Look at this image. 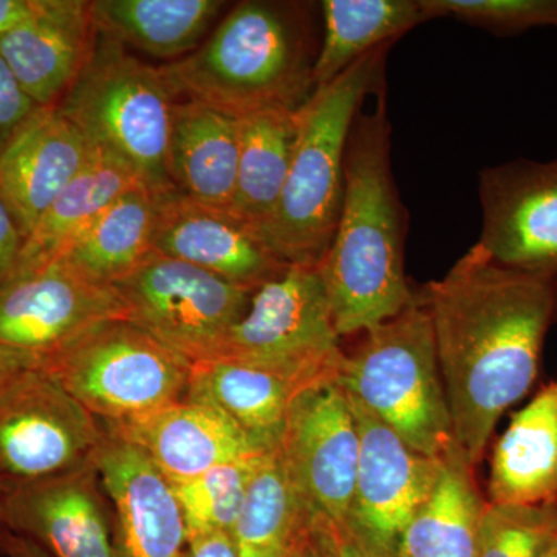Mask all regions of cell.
Wrapping results in <instances>:
<instances>
[{"label":"cell","mask_w":557,"mask_h":557,"mask_svg":"<svg viewBox=\"0 0 557 557\" xmlns=\"http://www.w3.org/2000/svg\"><path fill=\"white\" fill-rule=\"evenodd\" d=\"M373 95L375 108H362L348 135L339 219L318 263L341 339L397 317L416 298L405 271L409 214L392 172L386 81Z\"/></svg>","instance_id":"2"},{"label":"cell","mask_w":557,"mask_h":557,"mask_svg":"<svg viewBox=\"0 0 557 557\" xmlns=\"http://www.w3.org/2000/svg\"><path fill=\"white\" fill-rule=\"evenodd\" d=\"M278 449L313 515L347 522L357 482L359 432L346 388L333 383L299 394Z\"/></svg>","instance_id":"13"},{"label":"cell","mask_w":557,"mask_h":557,"mask_svg":"<svg viewBox=\"0 0 557 557\" xmlns=\"http://www.w3.org/2000/svg\"><path fill=\"white\" fill-rule=\"evenodd\" d=\"M478 247L507 269L557 281V157L479 172Z\"/></svg>","instance_id":"12"},{"label":"cell","mask_w":557,"mask_h":557,"mask_svg":"<svg viewBox=\"0 0 557 557\" xmlns=\"http://www.w3.org/2000/svg\"><path fill=\"white\" fill-rule=\"evenodd\" d=\"M380 47L361 58L296 110L295 149L287 182L262 237L288 265L318 267L338 223L344 194L348 135L386 75L388 51Z\"/></svg>","instance_id":"4"},{"label":"cell","mask_w":557,"mask_h":557,"mask_svg":"<svg viewBox=\"0 0 557 557\" xmlns=\"http://www.w3.org/2000/svg\"><path fill=\"white\" fill-rule=\"evenodd\" d=\"M112 319H127L119 289L65 256L11 271L0 285V350L32 369Z\"/></svg>","instance_id":"10"},{"label":"cell","mask_w":557,"mask_h":557,"mask_svg":"<svg viewBox=\"0 0 557 557\" xmlns=\"http://www.w3.org/2000/svg\"><path fill=\"white\" fill-rule=\"evenodd\" d=\"M490 504L557 500V381L512 416L491 457Z\"/></svg>","instance_id":"22"},{"label":"cell","mask_w":557,"mask_h":557,"mask_svg":"<svg viewBox=\"0 0 557 557\" xmlns=\"http://www.w3.org/2000/svg\"><path fill=\"white\" fill-rule=\"evenodd\" d=\"M11 533H13V531L7 525L5 512H3L2 491H0V553L3 552L7 539H9Z\"/></svg>","instance_id":"41"},{"label":"cell","mask_w":557,"mask_h":557,"mask_svg":"<svg viewBox=\"0 0 557 557\" xmlns=\"http://www.w3.org/2000/svg\"><path fill=\"white\" fill-rule=\"evenodd\" d=\"M313 511L289 475L281 449L265 453L249 483L231 537L239 557H292L310 536Z\"/></svg>","instance_id":"27"},{"label":"cell","mask_w":557,"mask_h":557,"mask_svg":"<svg viewBox=\"0 0 557 557\" xmlns=\"http://www.w3.org/2000/svg\"><path fill=\"white\" fill-rule=\"evenodd\" d=\"M95 146L58 108H39L0 152V193L25 239L94 156Z\"/></svg>","instance_id":"20"},{"label":"cell","mask_w":557,"mask_h":557,"mask_svg":"<svg viewBox=\"0 0 557 557\" xmlns=\"http://www.w3.org/2000/svg\"><path fill=\"white\" fill-rule=\"evenodd\" d=\"M557 536V500L490 504L480 522L479 557H544Z\"/></svg>","instance_id":"32"},{"label":"cell","mask_w":557,"mask_h":557,"mask_svg":"<svg viewBox=\"0 0 557 557\" xmlns=\"http://www.w3.org/2000/svg\"><path fill=\"white\" fill-rule=\"evenodd\" d=\"M292 557H318L317 548H314L313 537L310 536L299 545V548L293 553Z\"/></svg>","instance_id":"42"},{"label":"cell","mask_w":557,"mask_h":557,"mask_svg":"<svg viewBox=\"0 0 557 557\" xmlns=\"http://www.w3.org/2000/svg\"><path fill=\"white\" fill-rule=\"evenodd\" d=\"M339 384L417 453L445 458L457 445L420 292L397 317L361 333Z\"/></svg>","instance_id":"5"},{"label":"cell","mask_w":557,"mask_h":557,"mask_svg":"<svg viewBox=\"0 0 557 557\" xmlns=\"http://www.w3.org/2000/svg\"><path fill=\"white\" fill-rule=\"evenodd\" d=\"M152 251L251 289L288 267L228 209L199 203L175 188L157 197Z\"/></svg>","instance_id":"15"},{"label":"cell","mask_w":557,"mask_h":557,"mask_svg":"<svg viewBox=\"0 0 557 557\" xmlns=\"http://www.w3.org/2000/svg\"><path fill=\"white\" fill-rule=\"evenodd\" d=\"M211 359L273 370L300 391L339 383L346 350L318 267L288 265L260 285Z\"/></svg>","instance_id":"8"},{"label":"cell","mask_w":557,"mask_h":557,"mask_svg":"<svg viewBox=\"0 0 557 557\" xmlns=\"http://www.w3.org/2000/svg\"><path fill=\"white\" fill-rule=\"evenodd\" d=\"M39 106L25 94L7 62L0 57V152L35 115Z\"/></svg>","instance_id":"35"},{"label":"cell","mask_w":557,"mask_h":557,"mask_svg":"<svg viewBox=\"0 0 557 557\" xmlns=\"http://www.w3.org/2000/svg\"><path fill=\"white\" fill-rule=\"evenodd\" d=\"M347 395L359 432L348 522L373 548L394 557L399 534L437 485L445 458L417 453L354 395Z\"/></svg>","instance_id":"14"},{"label":"cell","mask_w":557,"mask_h":557,"mask_svg":"<svg viewBox=\"0 0 557 557\" xmlns=\"http://www.w3.org/2000/svg\"><path fill=\"white\" fill-rule=\"evenodd\" d=\"M101 423L131 420L183 401L190 364L134 322L112 319L39 368Z\"/></svg>","instance_id":"7"},{"label":"cell","mask_w":557,"mask_h":557,"mask_svg":"<svg viewBox=\"0 0 557 557\" xmlns=\"http://www.w3.org/2000/svg\"><path fill=\"white\" fill-rule=\"evenodd\" d=\"M544 557H557V536L555 541H553V544L549 545V548L547 549V553H545Z\"/></svg>","instance_id":"43"},{"label":"cell","mask_w":557,"mask_h":557,"mask_svg":"<svg viewBox=\"0 0 557 557\" xmlns=\"http://www.w3.org/2000/svg\"><path fill=\"white\" fill-rule=\"evenodd\" d=\"M263 456L265 453L220 465L190 482L174 486L188 541L205 534L233 533L247 500L249 483Z\"/></svg>","instance_id":"31"},{"label":"cell","mask_w":557,"mask_h":557,"mask_svg":"<svg viewBox=\"0 0 557 557\" xmlns=\"http://www.w3.org/2000/svg\"><path fill=\"white\" fill-rule=\"evenodd\" d=\"M556 318H557V309H556Z\"/></svg>","instance_id":"44"},{"label":"cell","mask_w":557,"mask_h":557,"mask_svg":"<svg viewBox=\"0 0 557 557\" xmlns=\"http://www.w3.org/2000/svg\"><path fill=\"white\" fill-rule=\"evenodd\" d=\"M106 438L98 418L38 368L0 394V491L78 471Z\"/></svg>","instance_id":"11"},{"label":"cell","mask_w":557,"mask_h":557,"mask_svg":"<svg viewBox=\"0 0 557 557\" xmlns=\"http://www.w3.org/2000/svg\"><path fill=\"white\" fill-rule=\"evenodd\" d=\"M102 426L145 453L172 486L220 465L267 453L225 413L189 399Z\"/></svg>","instance_id":"18"},{"label":"cell","mask_w":557,"mask_h":557,"mask_svg":"<svg viewBox=\"0 0 557 557\" xmlns=\"http://www.w3.org/2000/svg\"><path fill=\"white\" fill-rule=\"evenodd\" d=\"M94 468L112 507L121 557H185L188 531L174 486L145 453L106 431Z\"/></svg>","instance_id":"17"},{"label":"cell","mask_w":557,"mask_h":557,"mask_svg":"<svg viewBox=\"0 0 557 557\" xmlns=\"http://www.w3.org/2000/svg\"><path fill=\"white\" fill-rule=\"evenodd\" d=\"M159 193L137 186L102 209L62 252L106 284L115 285L152 252Z\"/></svg>","instance_id":"30"},{"label":"cell","mask_w":557,"mask_h":557,"mask_svg":"<svg viewBox=\"0 0 557 557\" xmlns=\"http://www.w3.org/2000/svg\"><path fill=\"white\" fill-rule=\"evenodd\" d=\"M313 3L245 0L193 53L161 65L171 89L234 116L296 110L317 89L321 47Z\"/></svg>","instance_id":"3"},{"label":"cell","mask_w":557,"mask_h":557,"mask_svg":"<svg viewBox=\"0 0 557 557\" xmlns=\"http://www.w3.org/2000/svg\"><path fill=\"white\" fill-rule=\"evenodd\" d=\"M437 20L454 17L497 36L557 28V0H428Z\"/></svg>","instance_id":"33"},{"label":"cell","mask_w":557,"mask_h":557,"mask_svg":"<svg viewBox=\"0 0 557 557\" xmlns=\"http://www.w3.org/2000/svg\"><path fill=\"white\" fill-rule=\"evenodd\" d=\"M2 553L9 557H51L38 542L16 533H11L7 539Z\"/></svg>","instance_id":"38"},{"label":"cell","mask_w":557,"mask_h":557,"mask_svg":"<svg viewBox=\"0 0 557 557\" xmlns=\"http://www.w3.org/2000/svg\"><path fill=\"white\" fill-rule=\"evenodd\" d=\"M24 242L25 236L20 222L11 211L3 194L0 193V285L16 265Z\"/></svg>","instance_id":"36"},{"label":"cell","mask_w":557,"mask_h":557,"mask_svg":"<svg viewBox=\"0 0 557 557\" xmlns=\"http://www.w3.org/2000/svg\"><path fill=\"white\" fill-rule=\"evenodd\" d=\"M27 369L32 368L25 366L20 359L11 357V355L0 350V394L10 386L11 381Z\"/></svg>","instance_id":"40"},{"label":"cell","mask_w":557,"mask_h":557,"mask_svg":"<svg viewBox=\"0 0 557 557\" xmlns=\"http://www.w3.org/2000/svg\"><path fill=\"white\" fill-rule=\"evenodd\" d=\"M97 30L86 0H33L30 13L0 33V57L39 108H57L89 60Z\"/></svg>","instance_id":"19"},{"label":"cell","mask_w":557,"mask_h":557,"mask_svg":"<svg viewBox=\"0 0 557 557\" xmlns=\"http://www.w3.org/2000/svg\"><path fill=\"white\" fill-rule=\"evenodd\" d=\"M225 3L219 0H94L102 38L156 58H185L199 47Z\"/></svg>","instance_id":"26"},{"label":"cell","mask_w":557,"mask_h":557,"mask_svg":"<svg viewBox=\"0 0 557 557\" xmlns=\"http://www.w3.org/2000/svg\"><path fill=\"white\" fill-rule=\"evenodd\" d=\"M32 7L33 0H0V33L24 20Z\"/></svg>","instance_id":"39"},{"label":"cell","mask_w":557,"mask_h":557,"mask_svg":"<svg viewBox=\"0 0 557 557\" xmlns=\"http://www.w3.org/2000/svg\"><path fill=\"white\" fill-rule=\"evenodd\" d=\"M7 525L51 557H119L112 507L94 463L2 493Z\"/></svg>","instance_id":"16"},{"label":"cell","mask_w":557,"mask_h":557,"mask_svg":"<svg viewBox=\"0 0 557 557\" xmlns=\"http://www.w3.org/2000/svg\"><path fill=\"white\" fill-rule=\"evenodd\" d=\"M311 537L318 557H388L368 544L348 522L313 515Z\"/></svg>","instance_id":"34"},{"label":"cell","mask_w":557,"mask_h":557,"mask_svg":"<svg viewBox=\"0 0 557 557\" xmlns=\"http://www.w3.org/2000/svg\"><path fill=\"white\" fill-rule=\"evenodd\" d=\"M185 557H239L230 533H212L189 539Z\"/></svg>","instance_id":"37"},{"label":"cell","mask_w":557,"mask_h":557,"mask_svg":"<svg viewBox=\"0 0 557 557\" xmlns=\"http://www.w3.org/2000/svg\"><path fill=\"white\" fill-rule=\"evenodd\" d=\"M296 110H263L239 119V163L231 212L260 236L287 182L298 132Z\"/></svg>","instance_id":"28"},{"label":"cell","mask_w":557,"mask_h":557,"mask_svg":"<svg viewBox=\"0 0 557 557\" xmlns=\"http://www.w3.org/2000/svg\"><path fill=\"white\" fill-rule=\"evenodd\" d=\"M421 298L434 332L454 437L469 467L534 386L557 309V281L498 265L474 245Z\"/></svg>","instance_id":"1"},{"label":"cell","mask_w":557,"mask_h":557,"mask_svg":"<svg viewBox=\"0 0 557 557\" xmlns=\"http://www.w3.org/2000/svg\"><path fill=\"white\" fill-rule=\"evenodd\" d=\"M115 288L127 321L189 364L214 357L256 292L156 251L116 282Z\"/></svg>","instance_id":"9"},{"label":"cell","mask_w":557,"mask_h":557,"mask_svg":"<svg viewBox=\"0 0 557 557\" xmlns=\"http://www.w3.org/2000/svg\"><path fill=\"white\" fill-rule=\"evenodd\" d=\"M485 507L472 467L456 445L431 496L399 534L394 557H479Z\"/></svg>","instance_id":"25"},{"label":"cell","mask_w":557,"mask_h":557,"mask_svg":"<svg viewBox=\"0 0 557 557\" xmlns=\"http://www.w3.org/2000/svg\"><path fill=\"white\" fill-rule=\"evenodd\" d=\"M237 163L239 119L200 102H175L168 148V175L175 189L199 203L231 211Z\"/></svg>","instance_id":"21"},{"label":"cell","mask_w":557,"mask_h":557,"mask_svg":"<svg viewBox=\"0 0 557 557\" xmlns=\"http://www.w3.org/2000/svg\"><path fill=\"white\" fill-rule=\"evenodd\" d=\"M302 392L273 370L233 359H207L190 364L186 399L219 409L256 445L270 450L281 443L289 408Z\"/></svg>","instance_id":"23"},{"label":"cell","mask_w":557,"mask_h":557,"mask_svg":"<svg viewBox=\"0 0 557 557\" xmlns=\"http://www.w3.org/2000/svg\"><path fill=\"white\" fill-rule=\"evenodd\" d=\"M314 86H324L361 58L394 46L418 25L437 20L428 0H324Z\"/></svg>","instance_id":"24"},{"label":"cell","mask_w":557,"mask_h":557,"mask_svg":"<svg viewBox=\"0 0 557 557\" xmlns=\"http://www.w3.org/2000/svg\"><path fill=\"white\" fill-rule=\"evenodd\" d=\"M119 557H121L120 552H119Z\"/></svg>","instance_id":"45"},{"label":"cell","mask_w":557,"mask_h":557,"mask_svg":"<svg viewBox=\"0 0 557 557\" xmlns=\"http://www.w3.org/2000/svg\"><path fill=\"white\" fill-rule=\"evenodd\" d=\"M137 186L145 185L127 164L95 148L86 168L62 190L28 234L13 271L61 256L102 209Z\"/></svg>","instance_id":"29"},{"label":"cell","mask_w":557,"mask_h":557,"mask_svg":"<svg viewBox=\"0 0 557 557\" xmlns=\"http://www.w3.org/2000/svg\"><path fill=\"white\" fill-rule=\"evenodd\" d=\"M177 95L160 67L97 33L78 78L57 106L95 148L112 153L156 193L172 189L168 148Z\"/></svg>","instance_id":"6"}]
</instances>
